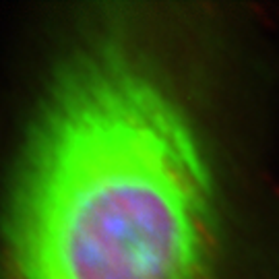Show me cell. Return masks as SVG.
<instances>
[{"instance_id": "obj_1", "label": "cell", "mask_w": 279, "mask_h": 279, "mask_svg": "<svg viewBox=\"0 0 279 279\" xmlns=\"http://www.w3.org/2000/svg\"><path fill=\"white\" fill-rule=\"evenodd\" d=\"M215 190L180 103L132 52L62 66L25 147L7 279H213Z\"/></svg>"}]
</instances>
